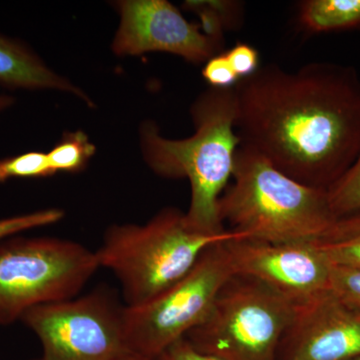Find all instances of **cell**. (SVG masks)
<instances>
[{
	"label": "cell",
	"instance_id": "6da1fadb",
	"mask_svg": "<svg viewBox=\"0 0 360 360\" xmlns=\"http://www.w3.org/2000/svg\"><path fill=\"white\" fill-rule=\"evenodd\" d=\"M233 91L240 146L296 181L328 191L359 158L360 77L354 68L262 66Z\"/></svg>",
	"mask_w": 360,
	"mask_h": 360
},
{
	"label": "cell",
	"instance_id": "7a4b0ae2",
	"mask_svg": "<svg viewBox=\"0 0 360 360\" xmlns=\"http://www.w3.org/2000/svg\"><path fill=\"white\" fill-rule=\"evenodd\" d=\"M195 131L184 139H169L155 123L141 130L142 155L155 174L186 179L191 205L186 219L195 231H226L220 219L219 200L232 179L240 141L236 131V97L232 89H210L191 106Z\"/></svg>",
	"mask_w": 360,
	"mask_h": 360
},
{
	"label": "cell",
	"instance_id": "3957f363",
	"mask_svg": "<svg viewBox=\"0 0 360 360\" xmlns=\"http://www.w3.org/2000/svg\"><path fill=\"white\" fill-rule=\"evenodd\" d=\"M232 179L219 200L220 219L248 238L315 243L338 219L328 191L296 181L252 149L239 146Z\"/></svg>",
	"mask_w": 360,
	"mask_h": 360
},
{
	"label": "cell",
	"instance_id": "277c9868",
	"mask_svg": "<svg viewBox=\"0 0 360 360\" xmlns=\"http://www.w3.org/2000/svg\"><path fill=\"white\" fill-rule=\"evenodd\" d=\"M239 238H248L195 231L186 212L167 207L142 225H112L96 253L99 267L120 281L124 304L139 307L186 276L208 248Z\"/></svg>",
	"mask_w": 360,
	"mask_h": 360
},
{
	"label": "cell",
	"instance_id": "5b68a950",
	"mask_svg": "<svg viewBox=\"0 0 360 360\" xmlns=\"http://www.w3.org/2000/svg\"><path fill=\"white\" fill-rule=\"evenodd\" d=\"M99 267L96 251L70 239L20 236L0 243V326L28 310L80 295Z\"/></svg>",
	"mask_w": 360,
	"mask_h": 360
},
{
	"label": "cell",
	"instance_id": "8992f818",
	"mask_svg": "<svg viewBox=\"0 0 360 360\" xmlns=\"http://www.w3.org/2000/svg\"><path fill=\"white\" fill-rule=\"evenodd\" d=\"M295 314V304L264 283L233 274L205 321L186 338L221 360H276Z\"/></svg>",
	"mask_w": 360,
	"mask_h": 360
},
{
	"label": "cell",
	"instance_id": "52a82bcc",
	"mask_svg": "<svg viewBox=\"0 0 360 360\" xmlns=\"http://www.w3.org/2000/svg\"><path fill=\"white\" fill-rule=\"evenodd\" d=\"M225 243L208 248L186 276L153 300L139 307L125 305L124 335L130 352L156 359L205 321L234 274Z\"/></svg>",
	"mask_w": 360,
	"mask_h": 360
},
{
	"label": "cell",
	"instance_id": "ba28073f",
	"mask_svg": "<svg viewBox=\"0 0 360 360\" xmlns=\"http://www.w3.org/2000/svg\"><path fill=\"white\" fill-rule=\"evenodd\" d=\"M124 303L106 286L28 310L20 322L41 345L39 360H116L129 352Z\"/></svg>",
	"mask_w": 360,
	"mask_h": 360
},
{
	"label": "cell",
	"instance_id": "9c48e42d",
	"mask_svg": "<svg viewBox=\"0 0 360 360\" xmlns=\"http://www.w3.org/2000/svg\"><path fill=\"white\" fill-rule=\"evenodd\" d=\"M225 245L234 274L257 279L295 307L328 290L331 264L314 243L239 238Z\"/></svg>",
	"mask_w": 360,
	"mask_h": 360
},
{
	"label": "cell",
	"instance_id": "30bf717a",
	"mask_svg": "<svg viewBox=\"0 0 360 360\" xmlns=\"http://www.w3.org/2000/svg\"><path fill=\"white\" fill-rule=\"evenodd\" d=\"M116 6L120 15L112 41L116 56L167 52L200 63L220 53L222 40L189 22L167 0H124Z\"/></svg>",
	"mask_w": 360,
	"mask_h": 360
},
{
	"label": "cell",
	"instance_id": "8fae6325",
	"mask_svg": "<svg viewBox=\"0 0 360 360\" xmlns=\"http://www.w3.org/2000/svg\"><path fill=\"white\" fill-rule=\"evenodd\" d=\"M360 356V312L328 290L295 307L276 360H354Z\"/></svg>",
	"mask_w": 360,
	"mask_h": 360
},
{
	"label": "cell",
	"instance_id": "7c38bea8",
	"mask_svg": "<svg viewBox=\"0 0 360 360\" xmlns=\"http://www.w3.org/2000/svg\"><path fill=\"white\" fill-rule=\"evenodd\" d=\"M0 85L8 89L59 90L91 104L85 92L51 70L30 46L4 34H0Z\"/></svg>",
	"mask_w": 360,
	"mask_h": 360
},
{
	"label": "cell",
	"instance_id": "4fadbf2b",
	"mask_svg": "<svg viewBox=\"0 0 360 360\" xmlns=\"http://www.w3.org/2000/svg\"><path fill=\"white\" fill-rule=\"evenodd\" d=\"M300 21L310 32L360 30V0H307Z\"/></svg>",
	"mask_w": 360,
	"mask_h": 360
},
{
	"label": "cell",
	"instance_id": "5bb4252c",
	"mask_svg": "<svg viewBox=\"0 0 360 360\" xmlns=\"http://www.w3.org/2000/svg\"><path fill=\"white\" fill-rule=\"evenodd\" d=\"M96 148L84 131L66 132L61 141L47 153L53 174L82 172L90 158L96 155Z\"/></svg>",
	"mask_w": 360,
	"mask_h": 360
},
{
	"label": "cell",
	"instance_id": "9a60e30c",
	"mask_svg": "<svg viewBox=\"0 0 360 360\" xmlns=\"http://www.w3.org/2000/svg\"><path fill=\"white\" fill-rule=\"evenodd\" d=\"M328 196L336 219L360 212V155L352 167L329 187Z\"/></svg>",
	"mask_w": 360,
	"mask_h": 360
},
{
	"label": "cell",
	"instance_id": "2e32d148",
	"mask_svg": "<svg viewBox=\"0 0 360 360\" xmlns=\"http://www.w3.org/2000/svg\"><path fill=\"white\" fill-rule=\"evenodd\" d=\"M186 6L200 15L203 32L220 40L240 14V6L231 1H187Z\"/></svg>",
	"mask_w": 360,
	"mask_h": 360
},
{
	"label": "cell",
	"instance_id": "e0dca14e",
	"mask_svg": "<svg viewBox=\"0 0 360 360\" xmlns=\"http://www.w3.org/2000/svg\"><path fill=\"white\" fill-rule=\"evenodd\" d=\"M47 153L30 151L0 160V184L13 179H39L53 175Z\"/></svg>",
	"mask_w": 360,
	"mask_h": 360
},
{
	"label": "cell",
	"instance_id": "ac0fdd59",
	"mask_svg": "<svg viewBox=\"0 0 360 360\" xmlns=\"http://www.w3.org/2000/svg\"><path fill=\"white\" fill-rule=\"evenodd\" d=\"M63 217V210L49 208L0 219V243L7 238L20 236L23 232L56 224Z\"/></svg>",
	"mask_w": 360,
	"mask_h": 360
},
{
	"label": "cell",
	"instance_id": "d6986e66",
	"mask_svg": "<svg viewBox=\"0 0 360 360\" xmlns=\"http://www.w3.org/2000/svg\"><path fill=\"white\" fill-rule=\"evenodd\" d=\"M314 243L333 266L360 271V236Z\"/></svg>",
	"mask_w": 360,
	"mask_h": 360
},
{
	"label": "cell",
	"instance_id": "ffe728a7",
	"mask_svg": "<svg viewBox=\"0 0 360 360\" xmlns=\"http://www.w3.org/2000/svg\"><path fill=\"white\" fill-rule=\"evenodd\" d=\"M328 290L335 296L360 312V271L331 265Z\"/></svg>",
	"mask_w": 360,
	"mask_h": 360
},
{
	"label": "cell",
	"instance_id": "44dd1931",
	"mask_svg": "<svg viewBox=\"0 0 360 360\" xmlns=\"http://www.w3.org/2000/svg\"><path fill=\"white\" fill-rule=\"evenodd\" d=\"M202 75L213 89H232L240 80L227 60L224 52L215 54L206 61Z\"/></svg>",
	"mask_w": 360,
	"mask_h": 360
},
{
	"label": "cell",
	"instance_id": "7402d4cb",
	"mask_svg": "<svg viewBox=\"0 0 360 360\" xmlns=\"http://www.w3.org/2000/svg\"><path fill=\"white\" fill-rule=\"evenodd\" d=\"M227 60L240 79L250 77L259 68V58L255 47L238 42L229 51H224Z\"/></svg>",
	"mask_w": 360,
	"mask_h": 360
},
{
	"label": "cell",
	"instance_id": "603a6c76",
	"mask_svg": "<svg viewBox=\"0 0 360 360\" xmlns=\"http://www.w3.org/2000/svg\"><path fill=\"white\" fill-rule=\"evenodd\" d=\"M156 360H221L213 355L203 354L186 340L175 341Z\"/></svg>",
	"mask_w": 360,
	"mask_h": 360
},
{
	"label": "cell",
	"instance_id": "cb8c5ba5",
	"mask_svg": "<svg viewBox=\"0 0 360 360\" xmlns=\"http://www.w3.org/2000/svg\"><path fill=\"white\" fill-rule=\"evenodd\" d=\"M355 236H360V212L336 219L321 240H336Z\"/></svg>",
	"mask_w": 360,
	"mask_h": 360
},
{
	"label": "cell",
	"instance_id": "d4e9b609",
	"mask_svg": "<svg viewBox=\"0 0 360 360\" xmlns=\"http://www.w3.org/2000/svg\"><path fill=\"white\" fill-rule=\"evenodd\" d=\"M15 103V98L9 94H0V115L9 110Z\"/></svg>",
	"mask_w": 360,
	"mask_h": 360
},
{
	"label": "cell",
	"instance_id": "484cf974",
	"mask_svg": "<svg viewBox=\"0 0 360 360\" xmlns=\"http://www.w3.org/2000/svg\"><path fill=\"white\" fill-rule=\"evenodd\" d=\"M116 360H156L153 359H149V357L144 356V355L135 354V352H127L125 354H123L122 356L118 357Z\"/></svg>",
	"mask_w": 360,
	"mask_h": 360
},
{
	"label": "cell",
	"instance_id": "4316f807",
	"mask_svg": "<svg viewBox=\"0 0 360 360\" xmlns=\"http://www.w3.org/2000/svg\"><path fill=\"white\" fill-rule=\"evenodd\" d=\"M354 360H360V356L359 357H357V359H355Z\"/></svg>",
	"mask_w": 360,
	"mask_h": 360
}]
</instances>
